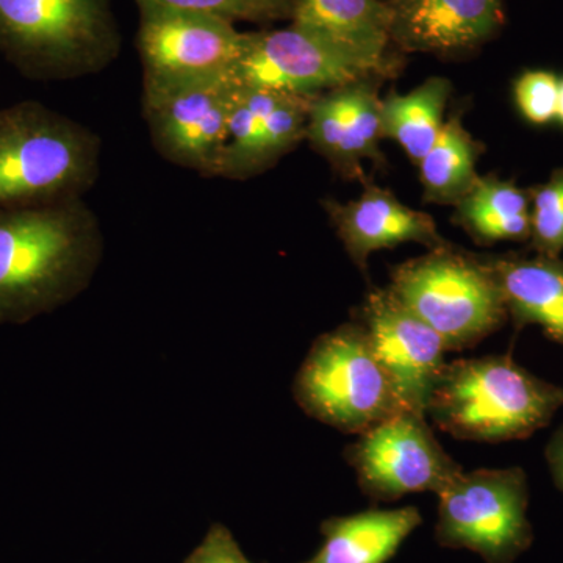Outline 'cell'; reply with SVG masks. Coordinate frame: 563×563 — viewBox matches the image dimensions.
Listing matches in <instances>:
<instances>
[{"label":"cell","mask_w":563,"mask_h":563,"mask_svg":"<svg viewBox=\"0 0 563 563\" xmlns=\"http://www.w3.org/2000/svg\"><path fill=\"white\" fill-rule=\"evenodd\" d=\"M451 90L450 80L432 77L407 95L391 92L380 102L383 139L395 140L410 162L420 165L442 133Z\"/></svg>","instance_id":"21"},{"label":"cell","mask_w":563,"mask_h":563,"mask_svg":"<svg viewBox=\"0 0 563 563\" xmlns=\"http://www.w3.org/2000/svg\"><path fill=\"white\" fill-rule=\"evenodd\" d=\"M324 209L344 250L361 269H366L373 252L404 243L422 244L431 251L450 247L429 214L404 206L391 191L374 185L357 201H325Z\"/></svg>","instance_id":"17"},{"label":"cell","mask_w":563,"mask_h":563,"mask_svg":"<svg viewBox=\"0 0 563 563\" xmlns=\"http://www.w3.org/2000/svg\"><path fill=\"white\" fill-rule=\"evenodd\" d=\"M101 221L85 199L0 209V324H25L87 290Z\"/></svg>","instance_id":"1"},{"label":"cell","mask_w":563,"mask_h":563,"mask_svg":"<svg viewBox=\"0 0 563 563\" xmlns=\"http://www.w3.org/2000/svg\"><path fill=\"white\" fill-rule=\"evenodd\" d=\"M559 80L548 70H526L515 81V102L525 120L544 125L555 120Z\"/></svg>","instance_id":"25"},{"label":"cell","mask_w":563,"mask_h":563,"mask_svg":"<svg viewBox=\"0 0 563 563\" xmlns=\"http://www.w3.org/2000/svg\"><path fill=\"white\" fill-rule=\"evenodd\" d=\"M547 461L559 490L563 492V426L547 446Z\"/></svg>","instance_id":"27"},{"label":"cell","mask_w":563,"mask_h":563,"mask_svg":"<svg viewBox=\"0 0 563 563\" xmlns=\"http://www.w3.org/2000/svg\"><path fill=\"white\" fill-rule=\"evenodd\" d=\"M376 79H362L317 96L310 103V146L351 179H363V161L383 163L380 102Z\"/></svg>","instance_id":"14"},{"label":"cell","mask_w":563,"mask_h":563,"mask_svg":"<svg viewBox=\"0 0 563 563\" xmlns=\"http://www.w3.org/2000/svg\"><path fill=\"white\" fill-rule=\"evenodd\" d=\"M236 95L231 77L143 84L141 110L152 146L172 165L220 177Z\"/></svg>","instance_id":"8"},{"label":"cell","mask_w":563,"mask_h":563,"mask_svg":"<svg viewBox=\"0 0 563 563\" xmlns=\"http://www.w3.org/2000/svg\"><path fill=\"white\" fill-rule=\"evenodd\" d=\"M555 120L563 124V79L559 80L558 110H555Z\"/></svg>","instance_id":"28"},{"label":"cell","mask_w":563,"mask_h":563,"mask_svg":"<svg viewBox=\"0 0 563 563\" xmlns=\"http://www.w3.org/2000/svg\"><path fill=\"white\" fill-rule=\"evenodd\" d=\"M362 79L377 76L291 24L246 32L242 57L232 73L240 87L307 99Z\"/></svg>","instance_id":"11"},{"label":"cell","mask_w":563,"mask_h":563,"mask_svg":"<svg viewBox=\"0 0 563 563\" xmlns=\"http://www.w3.org/2000/svg\"><path fill=\"white\" fill-rule=\"evenodd\" d=\"M485 263L515 325H540L551 340L563 344V261L539 254L533 258H488Z\"/></svg>","instance_id":"18"},{"label":"cell","mask_w":563,"mask_h":563,"mask_svg":"<svg viewBox=\"0 0 563 563\" xmlns=\"http://www.w3.org/2000/svg\"><path fill=\"white\" fill-rule=\"evenodd\" d=\"M184 563H254L246 558L235 537L224 525L210 526L202 542Z\"/></svg>","instance_id":"26"},{"label":"cell","mask_w":563,"mask_h":563,"mask_svg":"<svg viewBox=\"0 0 563 563\" xmlns=\"http://www.w3.org/2000/svg\"><path fill=\"white\" fill-rule=\"evenodd\" d=\"M455 221L481 244L531 240V192L514 181L479 177L455 203Z\"/></svg>","instance_id":"20"},{"label":"cell","mask_w":563,"mask_h":563,"mask_svg":"<svg viewBox=\"0 0 563 563\" xmlns=\"http://www.w3.org/2000/svg\"><path fill=\"white\" fill-rule=\"evenodd\" d=\"M391 295L442 336L446 351H463L498 331L507 318L487 263L442 247L398 266Z\"/></svg>","instance_id":"6"},{"label":"cell","mask_w":563,"mask_h":563,"mask_svg":"<svg viewBox=\"0 0 563 563\" xmlns=\"http://www.w3.org/2000/svg\"><path fill=\"white\" fill-rule=\"evenodd\" d=\"M420 525L412 506L329 518L321 525L320 550L303 563H385Z\"/></svg>","instance_id":"19"},{"label":"cell","mask_w":563,"mask_h":563,"mask_svg":"<svg viewBox=\"0 0 563 563\" xmlns=\"http://www.w3.org/2000/svg\"><path fill=\"white\" fill-rule=\"evenodd\" d=\"M292 395L309 417L355 435L409 410L358 322L318 336Z\"/></svg>","instance_id":"5"},{"label":"cell","mask_w":563,"mask_h":563,"mask_svg":"<svg viewBox=\"0 0 563 563\" xmlns=\"http://www.w3.org/2000/svg\"><path fill=\"white\" fill-rule=\"evenodd\" d=\"M312 99L240 87L220 177L246 180L272 169L307 135Z\"/></svg>","instance_id":"13"},{"label":"cell","mask_w":563,"mask_h":563,"mask_svg":"<svg viewBox=\"0 0 563 563\" xmlns=\"http://www.w3.org/2000/svg\"><path fill=\"white\" fill-rule=\"evenodd\" d=\"M358 324L395 380L407 409L426 415L433 385L446 365L442 336L404 307L388 288L369 292Z\"/></svg>","instance_id":"12"},{"label":"cell","mask_w":563,"mask_h":563,"mask_svg":"<svg viewBox=\"0 0 563 563\" xmlns=\"http://www.w3.org/2000/svg\"><path fill=\"white\" fill-rule=\"evenodd\" d=\"M439 496L437 539L487 563H512L531 544L523 470L462 472Z\"/></svg>","instance_id":"7"},{"label":"cell","mask_w":563,"mask_h":563,"mask_svg":"<svg viewBox=\"0 0 563 563\" xmlns=\"http://www.w3.org/2000/svg\"><path fill=\"white\" fill-rule=\"evenodd\" d=\"M391 44L401 52L463 54L495 38L504 24L503 0H387Z\"/></svg>","instance_id":"15"},{"label":"cell","mask_w":563,"mask_h":563,"mask_svg":"<svg viewBox=\"0 0 563 563\" xmlns=\"http://www.w3.org/2000/svg\"><path fill=\"white\" fill-rule=\"evenodd\" d=\"M479 147L457 117L444 122L442 133L422 158L420 179L424 201L459 203L479 180L476 172Z\"/></svg>","instance_id":"22"},{"label":"cell","mask_w":563,"mask_h":563,"mask_svg":"<svg viewBox=\"0 0 563 563\" xmlns=\"http://www.w3.org/2000/svg\"><path fill=\"white\" fill-rule=\"evenodd\" d=\"M346 459L366 495L395 501L412 493L440 495L463 472L437 442L426 415L404 410L346 448Z\"/></svg>","instance_id":"9"},{"label":"cell","mask_w":563,"mask_h":563,"mask_svg":"<svg viewBox=\"0 0 563 563\" xmlns=\"http://www.w3.org/2000/svg\"><path fill=\"white\" fill-rule=\"evenodd\" d=\"M290 22L377 77L395 70L387 0H296Z\"/></svg>","instance_id":"16"},{"label":"cell","mask_w":563,"mask_h":563,"mask_svg":"<svg viewBox=\"0 0 563 563\" xmlns=\"http://www.w3.org/2000/svg\"><path fill=\"white\" fill-rule=\"evenodd\" d=\"M531 246L559 257L563 251V168L531 191Z\"/></svg>","instance_id":"24"},{"label":"cell","mask_w":563,"mask_h":563,"mask_svg":"<svg viewBox=\"0 0 563 563\" xmlns=\"http://www.w3.org/2000/svg\"><path fill=\"white\" fill-rule=\"evenodd\" d=\"M296 0H135L136 5H157L165 9L210 14L229 22H252L268 25L291 21Z\"/></svg>","instance_id":"23"},{"label":"cell","mask_w":563,"mask_h":563,"mask_svg":"<svg viewBox=\"0 0 563 563\" xmlns=\"http://www.w3.org/2000/svg\"><path fill=\"white\" fill-rule=\"evenodd\" d=\"M244 41L246 32L221 18L139 5L135 46L143 84L232 79Z\"/></svg>","instance_id":"10"},{"label":"cell","mask_w":563,"mask_h":563,"mask_svg":"<svg viewBox=\"0 0 563 563\" xmlns=\"http://www.w3.org/2000/svg\"><path fill=\"white\" fill-rule=\"evenodd\" d=\"M98 133L36 101L0 110V209L85 199L101 176Z\"/></svg>","instance_id":"2"},{"label":"cell","mask_w":563,"mask_h":563,"mask_svg":"<svg viewBox=\"0 0 563 563\" xmlns=\"http://www.w3.org/2000/svg\"><path fill=\"white\" fill-rule=\"evenodd\" d=\"M121 46L111 0H0V54L27 79L101 74Z\"/></svg>","instance_id":"4"},{"label":"cell","mask_w":563,"mask_h":563,"mask_svg":"<svg viewBox=\"0 0 563 563\" xmlns=\"http://www.w3.org/2000/svg\"><path fill=\"white\" fill-rule=\"evenodd\" d=\"M563 406V387L526 372L510 355L461 358L444 365L426 415L459 440L526 439Z\"/></svg>","instance_id":"3"}]
</instances>
